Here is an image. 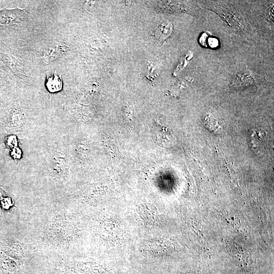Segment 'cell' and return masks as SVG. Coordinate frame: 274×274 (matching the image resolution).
I'll list each match as a JSON object with an SVG mask.
<instances>
[{
  "instance_id": "6da1fadb",
  "label": "cell",
  "mask_w": 274,
  "mask_h": 274,
  "mask_svg": "<svg viewBox=\"0 0 274 274\" xmlns=\"http://www.w3.org/2000/svg\"><path fill=\"white\" fill-rule=\"evenodd\" d=\"M25 9L4 8L0 11V24H13L21 23L26 18Z\"/></svg>"
},
{
  "instance_id": "7a4b0ae2",
  "label": "cell",
  "mask_w": 274,
  "mask_h": 274,
  "mask_svg": "<svg viewBox=\"0 0 274 274\" xmlns=\"http://www.w3.org/2000/svg\"><path fill=\"white\" fill-rule=\"evenodd\" d=\"M138 214L141 222L146 225L153 224L157 220L158 212L156 207L148 203L141 204L138 208Z\"/></svg>"
},
{
  "instance_id": "3957f363",
  "label": "cell",
  "mask_w": 274,
  "mask_h": 274,
  "mask_svg": "<svg viewBox=\"0 0 274 274\" xmlns=\"http://www.w3.org/2000/svg\"><path fill=\"white\" fill-rule=\"evenodd\" d=\"M152 136L154 140L162 146H169L173 142L169 130L157 123L152 125Z\"/></svg>"
},
{
  "instance_id": "277c9868",
  "label": "cell",
  "mask_w": 274,
  "mask_h": 274,
  "mask_svg": "<svg viewBox=\"0 0 274 274\" xmlns=\"http://www.w3.org/2000/svg\"><path fill=\"white\" fill-rule=\"evenodd\" d=\"M172 30V23L168 21H164L157 28L155 33V37L158 42L162 43L170 35Z\"/></svg>"
},
{
  "instance_id": "5b68a950",
  "label": "cell",
  "mask_w": 274,
  "mask_h": 274,
  "mask_svg": "<svg viewBox=\"0 0 274 274\" xmlns=\"http://www.w3.org/2000/svg\"><path fill=\"white\" fill-rule=\"evenodd\" d=\"M62 80L60 76L54 73L47 77L46 86L51 93L57 92L62 88Z\"/></svg>"
},
{
  "instance_id": "8992f818",
  "label": "cell",
  "mask_w": 274,
  "mask_h": 274,
  "mask_svg": "<svg viewBox=\"0 0 274 274\" xmlns=\"http://www.w3.org/2000/svg\"><path fill=\"white\" fill-rule=\"evenodd\" d=\"M193 57V54L191 52H189L179 63V65L177 66V69L175 71V74L179 73L180 71L185 66H186L189 62V61Z\"/></svg>"
},
{
  "instance_id": "52a82bcc",
  "label": "cell",
  "mask_w": 274,
  "mask_h": 274,
  "mask_svg": "<svg viewBox=\"0 0 274 274\" xmlns=\"http://www.w3.org/2000/svg\"><path fill=\"white\" fill-rule=\"evenodd\" d=\"M206 124L208 127L211 128L212 129L214 130L218 129L219 127H220V125H219L216 120L212 117L207 118Z\"/></svg>"
},
{
  "instance_id": "ba28073f",
  "label": "cell",
  "mask_w": 274,
  "mask_h": 274,
  "mask_svg": "<svg viewBox=\"0 0 274 274\" xmlns=\"http://www.w3.org/2000/svg\"><path fill=\"white\" fill-rule=\"evenodd\" d=\"M208 44L211 48H215L218 45V41L214 38H209Z\"/></svg>"
},
{
  "instance_id": "9c48e42d",
  "label": "cell",
  "mask_w": 274,
  "mask_h": 274,
  "mask_svg": "<svg viewBox=\"0 0 274 274\" xmlns=\"http://www.w3.org/2000/svg\"><path fill=\"white\" fill-rule=\"evenodd\" d=\"M177 274H201L197 269H188L184 271H180Z\"/></svg>"
}]
</instances>
